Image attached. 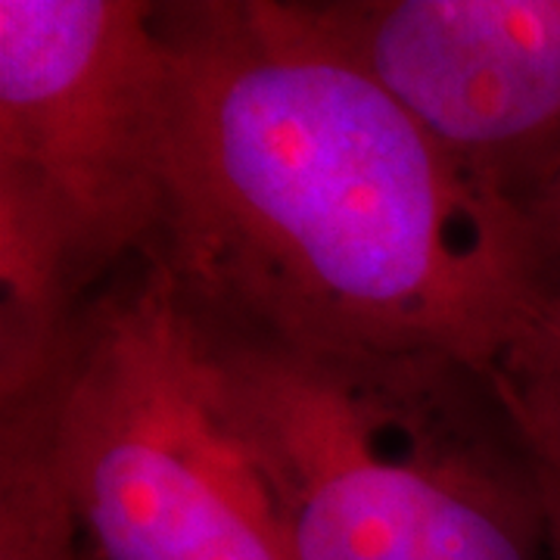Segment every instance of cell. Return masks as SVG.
Returning <instances> with one entry per match:
<instances>
[{
    "label": "cell",
    "mask_w": 560,
    "mask_h": 560,
    "mask_svg": "<svg viewBox=\"0 0 560 560\" xmlns=\"http://www.w3.org/2000/svg\"><path fill=\"white\" fill-rule=\"evenodd\" d=\"M54 430L84 560H293L165 261L125 265L84 305Z\"/></svg>",
    "instance_id": "cell-3"
},
{
    "label": "cell",
    "mask_w": 560,
    "mask_h": 560,
    "mask_svg": "<svg viewBox=\"0 0 560 560\" xmlns=\"http://www.w3.org/2000/svg\"><path fill=\"white\" fill-rule=\"evenodd\" d=\"M293 3L511 202L560 162V0Z\"/></svg>",
    "instance_id": "cell-5"
},
{
    "label": "cell",
    "mask_w": 560,
    "mask_h": 560,
    "mask_svg": "<svg viewBox=\"0 0 560 560\" xmlns=\"http://www.w3.org/2000/svg\"><path fill=\"white\" fill-rule=\"evenodd\" d=\"M0 560H84L57 452L54 383L0 408Z\"/></svg>",
    "instance_id": "cell-6"
},
{
    "label": "cell",
    "mask_w": 560,
    "mask_h": 560,
    "mask_svg": "<svg viewBox=\"0 0 560 560\" xmlns=\"http://www.w3.org/2000/svg\"><path fill=\"white\" fill-rule=\"evenodd\" d=\"M156 259L202 312L320 349L489 368L541 287L529 221L283 0H172Z\"/></svg>",
    "instance_id": "cell-1"
},
{
    "label": "cell",
    "mask_w": 560,
    "mask_h": 560,
    "mask_svg": "<svg viewBox=\"0 0 560 560\" xmlns=\"http://www.w3.org/2000/svg\"><path fill=\"white\" fill-rule=\"evenodd\" d=\"M489 374L539 460L548 501L560 504V283H541Z\"/></svg>",
    "instance_id": "cell-7"
},
{
    "label": "cell",
    "mask_w": 560,
    "mask_h": 560,
    "mask_svg": "<svg viewBox=\"0 0 560 560\" xmlns=\"http://www.w3.org/2000/svg\"><path fill=\"white\" fill-rule=\"evenodd\" d=\"M521 209L536 243L541 283H560V162L529 190Z\"/></svg>",
    "instance_id": "cell-8"
},
{
    "label": "cell",
    "mask_w": 560,
    "mask_h": 560,
    "mask_svg": "<svg viewBox=\"0 0 560 560\" xmlns=\"http://www.w3.org/2000/svg\"><path fill=\"white\" fill-rule=\"evenodd\" d=\"M190 305L293 560H555L539 460L489 368L320 349Z\"/></svg>",
    "instance_id": "cell-2"
},
{
    "label": "cell",
    "mask_w": 560,
    "mask_h": 560,
    "mask_svg": "<svg viewBox=\"0 0 560 560\" xmlns=\"http://www.w3.org/2000/svg\"><path fill=\"white\" fill-rule=\"evenodd\" d=\"M551 526H555V560H560V504H551Z\"/></svg>",
    "instance_id": "cell-9"
},
{
    "label": "cell",
    "mask_w": 560,
    "mask_h": 560,
    "mask_svg": "<svg viewBox=\"0 0 560 560\" xmlns=\"http://www.w3.org/2000/svg\"><path fill=\"white\" fill-rule=\"evenodd\" d=\"M175 125L160 3L0 0V202L57 234L91 300L160 253Z\"/></svg>",
    "instance_id": "cell-4"
}]
</instances>
